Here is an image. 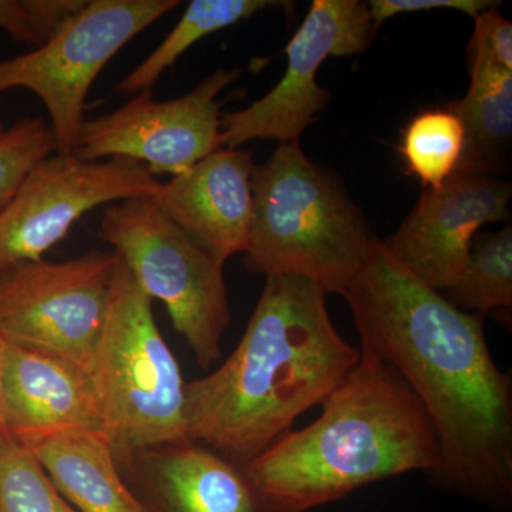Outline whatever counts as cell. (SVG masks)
I'll list each match as a JSON object with an SVG mask.
<instances>
[{
  "instance_id": "cell-11",
  "label": "cell",
  "mask_w": 512,
  "mask_h": 512,
  "mask_svg": "<svg viewBox=\"0 0 512 512\" xmlns=\"http://www.w3.org/2000/svg\"><path fill=\"white\" fill-rule=\"evenodd\" d=\"M239 70H218L173 100L157 101L153 90L124 106L86 120L73 153L86 161L130 158L151 174L180 175L222 147L217 97L238 79Z\"/></svg>"
},
{
  "instance_id": "cell-3",
  "label": "cell",
  "mask_w": 512,
  "mask_h": 512,
  "mask_svg": "<svg viewBox=\"0 0 512 512\" xmlns=\"http://www.w3.org/2000/svg\"><path fill=\"white\" fill-rule=\"evenodd\" d=\"M318 419L291 430L248 464L284 512H306L365 485L439 466L429 416L402 376L360 346L350 375L322 403Z\"/></svg>"
},
{
  "instance_id": "cell-18",
  "label": "cell",
  "mask_w": 512,
  "mask_h": 512,
  "mask_svg": "<svg viewBox=\"0 0 512 512\" xmlns=\"http://www.w3.org/2000/svg\"><path fill=\"white\" fill-rule=\"evenodd\" d=\"M278 5L281 2L269 0H192L170 35L133 72L121 79L116 92L133 97L144 90H153L165 70L170 69L195 43L251 18L269 6Z\"/></svg>"
},
{
  "instance_id": "cell-4",
  "label": "cell",
  "mask_w": 512,
  "mask_h": 512,
  "mask_svg": "<svg viewBox=\"0 0 512 512\" xmlns=\"http://www.w3.org/2000/svg\"><path fill=\"white\" fill-rule=\"evenodd\" d=\"M254 218L247 264L258 274L308 279L343 295L376 238L335 177L299 143H281L252 173Z\"/></svg>"
},
{
  "instance_id": "cell-20",
  "label": "cell",
  "mask_w": 512,
  "mask_h": 512,
  "mask_svg": "<svg viewBox=\"0 0 512 512\" xmlns=\"http://www.w3.org/2000/svg\"><path fill=\"white\" fill-rule=\"evenodd\" d=\"M463 150V123L451 107L417 114L404 128L400 144L407 170L429 190L456 173Z\"/></svg>"
},
{
  "instance_id": "cell-14",
  "label": "cell",
  "mask_w": 512,
  "mask_h": 512,
  "mask_svg": "<svg viewBox=\"0 0 512 512\" xmlns=\"http://www.w3.org/2000/svg\"><path fill=\"white\" fill-rule=\"evenodd\" d=\"M0 430L19 441L77 431L104 434L92 373L55 353L6 342Z\"/></svg>"
},
{
  "instance_id": "cell-21",
  "label": "cell",
  "mask_w": 512,
  "mask_h": 512,
  "mask_svg": "<svg viewBox=\"0 0 512 512\" xmlns=\"http://www.w3.org/2000/svg\"><path fill=\"white\" fill-rule=\"evenodd\" d=\"M0 512H77L32 451L0 430Z\"/></svg>"
},
{
  "instance_id": "cell-15",
  "label": "cell",
  "mask_w": 512,
  "mask_h": 512,
  "mask_svg": "<svg viewBox=\"0 0 512 512\" xmlns=\"http://www.w3.org/2000/svg\"><path fill=\"white\" fill-rule=\"evenodd\" d=\"M249 151L220 148L150 197L170 218L222 265L245 252L254 218Z\"/></svg>"
},
{
  "instance_id": "cell-25",
  "label": "cell",
  "mask_w": 512,
  "mask_h": 512,
  "mask_svg": "<svg viewBox=\"0 0 512 512\" xmlns=\"http://www.w3.org/2000/svg\"><path fill=\"white\" fill-rule=\"evenodd\" d=\"M473 37L480 40L495 62L512 70V25L501 16L498 6L485 10L476 19Z\"/></svg>"
},
{
  "instance_id": "cell-2",
  "label": "cell",
  "mask_w": 512,
  "mask_h": 512,
  "mask_svg": "<svg viewBox=\"0 0 512 512\" xmlns=\"http://www.w3.org/2000/svg\"><path fill=\"white\" fill-rule=\"evenodd\" d=\"M359 360L360 349L333 325L323 289L299 276H266L237 348L185 386L188 440L248 466Z\"/></svg>"
},
{
  "instance_id": "cell-5",
  "label": "cell",
  "mask_w": 512,
  "mask_h": 512,
  "mask_svg": "<svg viewBox=\"0 0 512 512\" xmlns=\"http://www.w3.org/2000/svg\"><path fill=\"white\" fill-rule=\"evenodd\" d=\"M92 375L119 466L140 451L190 441L187 383L158 329L151 299L120 256Z\"/></svg>"
},
{
  "instance_id": "cell-6",
  "label": "cell",
  "mask_w": 512,
  "mask_h": 512,
  "mask_svg": "<svg viewBox=\"0 0 512 512\" xmlns=\"http://www.w3.org/2000/svg\"><path fill=\"white\" fill-rule=\"evenodd\" d=\"M97 235L123 259L148 298L167 308L202 369L221 356L231 322L224 265L165 217L150 197L103 211Z\"/></svg>"
},
{
  "instance_id": "cell-17",
  "label": "cell",
  "mask_w": 512,
  "mask_h": 512,
  "mask_svg": "<svg viewBox=\"0 0 512 512\" xmlns=\"http://www.w3.org/2000/svg\"><path fill=\"white\" fill-rule=\"evenodd\" d=\"M470 89L451 106L464 127V150L456 171L500 170L512 137V70L495 62L476 37L468 45Z\"/></svg>"
},
{
  "instance_id": "cell-12",
  "label": "cell",
  "mask_w": 512,
  "mask_h": 512,
  "mask_svg": "<svg viewBox=\"0 0 512 512\" xmlns=\"http://www.w3.org/2000/svg\"><path fill=\"white\" fill-rule=\"evenodd\" d=\"M511 184L490 174L456 171L423 197L384 248L421 284L447 291L456 281L478 231L510 220Z\"/></svg>"
},
{
  "instance_id": "cell-8",
  "label": "cell",
  "mask_w": 512,
  "mask_h": 512,
  "mask_svg": "<svg viewBox=\"0 0 512 512\" xmlns=\"http://www.w3.org/2000/svg\"><path fill=\"white\" fill-rule=\"evenodd\" d=\"M119 256L23 262L0 272V336L72 360L92 373Z\"/></svg>"
},
{
  "instance_id": "cell-26",
  "label": "cell",
  "mask_w": 512,
  "mask_h": 512,
  "mask_svg": "<svg viewBox=\"0 0 512 512\" xmlns=\"http://www.w3.org/2000/svg\"><path fill=\"white\" fill-rule=\"evenodd\" d=\"M5 339L0 336V429H2V370H3V353H5Z\"/></svg>"
},
{
  "instance_id": "cell-27",
  "label": "cell",
  "mask_w": 512,
  "mask_h": 512,
  "mask_svg": "<svg viewBox=\"0 0 512 512\" xmlns=\"http://www.w3.org/2000/svg\"><path fill=\"white\" fill-rule=\"evenodd\" d=\"M5 130H6L5 126H3L2 123H0V137H2V134L5 133Z\"/></svg>"
},
{
  "instance_id": "cell-24",
  "label": "cell",
  "mask_w": 512,
  "mask_h": 512,
  "mask_svg": "<svg viewBox=\"0 0 512 512\" xmlns=\"http://www.w3.org/2000/svg\"><path fill=\"white\" fill-rule=\"evenodd\" d=\"M500 3L488 0H370L367 3L376 32L387 19L400 13L423 12V10L453 9L466 13L476 19L485 10L494 8Z\"/></svg>"
},
{
  "instance_id": "cell-1",
  "label": "cell",
  "mask_w": 512,
  "mask_h": 512,
  "mask_svg": "<svg viewBox=\"0 0 512 512\" xmlns=\"http://www.w3.org/2000/svg\"><path fill=\"white\" fill-rule=\"evenodd\" d=\"M342 296L362 345L396 369L429 416L439 446L431 481L487 507H507L512 382L491 356L485 316L421 284L377 238Z\"/></svg>"
},
{
  "instance_id": "cell-19",
  "label": "cell",
  "mask_w": 512,
  "mask_h": 512,
  "mask_svg": "<svg viewBox=\"0 0 512 512\" xmlns=\"http://www.w3.org/2000/svg\"><path fill=\"white\" fill-rule=\"evenodd\" d=\"M446 298L461 311L487 315L512 305L511 224L474 238L470 252Z\"/></svg>"
},
{
  "instance_id": "cell-23",
  "label": "cell",
  "mask_w": 512,
  "mask_h": 512,
  "mask_svg": "<svg viewBox=\"0 0 512 512\" xmlns=\"http://www.w3.org/2000/svg\"><path fill=\"white\" fill-rule=\"evenodd\" d=\"M82 8L80 0H0V29L40 46Z\"/></svg>"
},
{
  "instance_id": "cell-13",
  "label": "cell",
  "mask_w": 512,
  "mask_h": 512,
  "mask_svg": "<svg viewBox=\"0 0 512 512\" xmlns=\"http://www.w3.org/2000/svg\"><path fill=\"white\" fill-rule=\"evenodd\" d=\"M119 467L147 512H284L247 466L194 441L140 451Z\"/></svg>"
},
{
  "instance_id": "cell-16",
  "label": "cell",
  "mask_w": 512,
  "mask_h": 512,
  "mask_svg": "<svg viewBox=\"0 0 512 512\" xmlns=\"http://www.w3.org/2000/svg\"><path fill=\"white\" fill-rule=\"evenodd\" d=\"M77 512H147L103 433H59L20 441Z\"/></svg>"
},
{
  "instance_id": "cell-22",
  "label": "cell",
  "mask_w": 512,
  "mask_h": 512,
  "mask_svg": "<svg viewBox=\"0 0 512 512\" xmlns=\"http://www.w3.org/2000/svg\"><path fill=\"white\" fill-rule=\"evenodd\" d=\"M57 151L55 134L37 117H25L0 137V208L19 190L36 164Z\"/></svg>"
},
{
  "instance_id": "cell-9",
  "label": "cell",
  "mask_w": 512,
  "mask_h": 512,
  "mask_svg": "<svg viewBox=\"0 0 512 512\" xmlns=\"http://www.w3.org/2000/svg\"><path fill=\"white\" fill-rule=\"evenodd\" d=\"M160 181L130 158L86 161L56 151L26 175L0 208V272L43 259L83 215L111 202L153 197Z\"/></svg>"
},
{
  "instance_id": "cell-7",
  "label": "cell",
  "mask_w": 512,
  "mask_h": 512,
  "mask_svg": "<svg viewBox=\"0 0 512 512\" xmlns=\"http://www.w3.org/2000/svg\"><path fill=\"white\" fill-rule=\"evenodd\" d=\"M178 0H90L33 52L0 60V94L26 89L45 104L57 151H74L101 70Z\"/></svg>"
},
{
  "instance_id": "cell-10",
  "label": "cell",
  "mask_w": 512,
  "mask_h": 512,
  "mask_svg": "<svg viewBox=\"0 0 512 512\" xmlns=\"http://www.w3.org/2000/svg\"><path fill=\"white\" fill-rule=\"evenodd\" d=\"M369 6L360 0H315L286 46L288 67L281 82L247 109L221 116L222 147L254 140L299 143L301 134L328 106V90L316 83L328 57L355 56L376 35Z\"/></svg>"
}]
</instances>
